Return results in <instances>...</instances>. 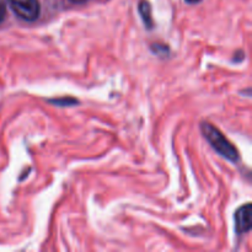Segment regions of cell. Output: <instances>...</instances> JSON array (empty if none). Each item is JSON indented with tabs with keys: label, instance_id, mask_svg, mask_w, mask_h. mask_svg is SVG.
<instances>
[{
	"label": "cell",
	"instance_id": "cell-1",
	"mask_svg": "<svg viewBox=\"0 0 252 252\" xmlns=\"http://www.w3.org/2000/svg\"><path fill=\"white\" fill-rule=\"evenodd\" d=\"M201 130L203 137L208 140L209 144L212 145L214 150L229 160L230 162H238L240 157H239V152L233 144L228 140V138L216 127V126L211 125L208 122L201 123Z\"/></svg>",
	"mask_w": 252,
	"mask_h": 252
},
{
	"label": "cell",
	"instance_id": "cell-2",
	"mask_svg": "<svg viewBox=\"0 0 252 252\" xmlns=\"http://www.w3.org/2000/svg\"><path fill=\"white\" fill-rule=\"evenodd\" d=\"M7 4L12 12L24 21H36L41 14V5L38 0H7Z\"/></svg>",
	"mask_w": 252,
	"mask_h": 252
},
{
	"label": "cell",
	"instance_id": "cell-3",
	"mask_svg": "<svg viewBox=\"0 0 252 252\" xmlns=\"http://www.w3.org/2000/svg\"><path fill=\"white\" fill-rule=\"evenodd\" d=\"M252 206L251 203H246L245 206L240 207L235 212V231L238 235L248 234L252 226Z\"/></svg>",
	"mask_w": 252,
	"mask_h": 252
},
{
	"label": "cell",
	"instance_id": "cell-4",
	"mask_svg": "<svg viewBox=\"0 0 252 252\" xmlns=\"http://www.w3.org/2000/svg\"><path fill=\"white\" fill-rule=\"evenodd\" d=\"M139 14L143 20V24L148 30L153 29V17H152V6L147 0L139 2Z\"/></svg>",
	"mask_w": 252,
	"mask_h": 252
},
{
	"label": "cell",
	"instance_id": "cell-5",
	"mask_svg": "<svg viewBox=\"0 0 252 252\" xmlns=\"http://www.w3.org/2000/svg\"><path fill=\"white\" fill-rule=\"evenodd\" d=\"M152 51L153 53L157 54L158 57H161V58H164V57H167L170 54V49L169 47L165 46V44H152Z\"/></svg>",
	"mask_w": 252,
	"mask_h": 252
},
{
	"label": "cell",
	"instance_id": "cell-6",
	"mask_svg": "<svg viewBox=\"0 0 252 252\" xmlns=\"http://www.w3.org/2000/svg\"><path fill=\"white\" fill-rule=\"evenodd\" d=\"M49 102L56 106H74L75 103H78V100L73 97H63L57 98V100H49Z\"/></svg>",
	"mask_w": 252,
	"mask_h": 252
},
{
	"label": "cell",
	"instance_id": "cell-7",
	"mask_svg": "<svg viewBox=\"0 0 252 252\" xmlns=\"http://www.w3.org/2000/svg\"><path fill=\"white\" fill-rule=\"evenodd\" d=\"M5 16H6V7L2 2H0V24L5 20Z\"/></svg>",
	"mask_w": 252,
	"mask_h": 252
},
{
	"label": "cell",
	"instance_id": "cell-8",
	"mask_svg": "<svg viewBox=\"0 0 252 252\" xmlns=\"http://www.w3.org/2000/svg\"><path fill=\"white\" fill-rule=\"evenodd\" d=\"M70 2H74V4H84L85 1H88V0H69Z\"/></svg>",
	"mask_w": 252,
	"mask_h": 252
},
{
	"label": "cell",
	"instance_id": "cell-9",
	"mask_svg": "<svg viewBox=\"0 0 252 252\" xmlns=\"http://www.w3.org/2000/svg\"><path fill=\"white\" fill-rule=\"evenodd\" d=\"M202 0H186V2H189V4H198Z\"/></svg>",
	"mask_w": 252,
	"mask_h": 252
}]
</instances>
